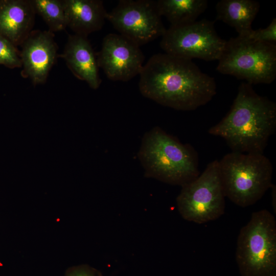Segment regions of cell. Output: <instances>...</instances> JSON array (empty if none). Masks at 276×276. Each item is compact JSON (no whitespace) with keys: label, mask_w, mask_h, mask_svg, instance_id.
Listing matches in <instances>:
<instances>
[{"label":"cell","mask_w":276,"mask_h":276,"mask_svg":"<svg viewBox=\"0 0 276 276\" xmlns=\"http://www.w3.org/2000/svg\"><path fill=\"white\" fill-rule=\"evenodd\" d=\"M139 75L143 96L176 110L196 109L210 102L217 92L214 78L192 60L165 53L152 56Z\"/></svg>","instance_id":"obj_1"},{"label":"cell","mask_w":276,"mask_h":276,"mask_svg":"<svg viewBox=\"0 0 276 276\" xmlns=\"http://www.w3.org/2000/svg\"><path fill=\"white\" fill-rule=\"evenodd\" d=\"M275 127V103L242 82L229 112L208 132L223 139L233 152L263 153Z\"/></svg>","instance_id":"obj_2"},{"label":"cell","mask_w":276,"mask_h":276,"mask_svg":"<svg viewBox=\"0 0 276 276\" xmlns=\"http://www.w3.org/2000/svg\"><path fill=\"white\" fill-rule=\"evenodd\" d=\"M138 157L147 176L168 183L182 186L200 174L193 148L159 127L145 134Z\"/></svg>","instance_id":"obj_3"},{"label":"cell","mask_w":276,"mask_h":276,"mask_svg":"<svg viewBox=\"0 0 276 276\" xmlns=\"http://www.w3.org/2000/svg\"><path fill=\"white\" fill-rule=\"evenodd\" d=\"M218 169L225 196L241 207L255 204L272 185V165L263 153L232 151Z\"/></svg>","instance_id":"obj_4"},{"label":"cell","mask_w":276,"mask_h":276,"mask_svg":"<svg viewBox=\"0 0 276 276\" xmlns=\"http://www.w3.org/2000/svg\"><path fill=\"white\" fill-rule=\"evenodd\" d=\"M236 260L241 276H276V221L268 211L253 212L241 228Z\"/></svg>","instance_id":"obj_5"},{"label":"cell","mask_w":276,"mask_h":276,"mask_svg":"<svg viewBox=\"0 0 276 276\" xmlns=\"http://www.w3.org/2000/svg\"><path fill=\"white\" fill-rule=\"evenodd\" d=\"M217 70L252 84H270L276 77V43L238 36L226 41Z\"/></svg>","instance_id":"obj_6"},{"label":"cell","mask_w":276,"mask_h":276,"mask_svg":"<svg viewBox=\"0 0 276 276\" xmlns=\"http://www.w3.org/2000/svg\"><path fill=\"white\" fill-rule=\"evenodd\" d=\"M181 187L176 202L185 220L202 224L216 220L224 213L225 196L218 160L210 163L197 178Z\"/></svg>","instance_id":"obj_7"},{"label":"cell","mask_w":276,"mask_h":276,"mask_svg":"<svg viewBox=\"0 0 276 276\" xmlns=\"http://www.w3.org/2000/svg\"><path fill=\"white\" fill-rule=\"evenodd\" d=\"M226 40L217 33L214 22L203 19L166 29L160 42L165 53L192 60H218Z\"/></svg>","instance_id":"obj_8"},{"label":"cell","mask_w":276,"mask_h":276,"mask_svg":"<svg viewBox=\"0 0 276 276\" xmlns=\"http://www.w3.org/2000/svg\"><path fill=\"white\" fill-rule=\"evenodd\" d=\"M161 17L156 2L151 0L119 1L107 15L120 34L139 46L165 34L166 29Z\"/></svg>","instance_id":"obj_9"},{"label":"cell","mask_w":276,"mask_h":276,"mask_svg":"<svg viewBox=\"0 0 276 276\" xmlns=\"http://www.w3.org/2000/svg\"><path fill=\"white\" fill-rule=\"evenodd\" d=\"M97 62L108 79L127 81L140 75L144 56L140 46L121 34L109 33L103 39Z\"/></svg>","instance_id":"obj_10"},{"label":"cell","mask_w":276,"mask_h":276,"mask_svg":"<svg viewBox=\"0 0 276 276\" xmlns=\"http://www.w3.org/2000/svg\"><path fill=\"white\" fill-rule=\"evenodd\" d=\"M51 31L30 33L22 43L20 57L22 77L34 84L43 83L57 57V47Z\"/></svg>","instance_id":"obj_11"},{"label":"cell","mask_w":276,"mask_h":276,"mask_svg":"<svg viewBox=\"0 0 276 276\" xmlns=\"http://www.w3.org/2000/svg\"><path fill=\"white\" fill-rule=\"evenodd\" d=\"M61 56L75 77L87 82L93 89L99 87L101 83L99 67L87 36L70 35Z\"/></svg>","instance_id":"obj_12"},{"label":"cell","mask_w":276,"mask_h":276,"mask_svg":"<svg viewBox=\"0 0 276 276\" xmlns=\"http://www.w3.org/2000/svg\"><path fill=\"white\" fill-rule=\"evenodd\" d=\"M35 10L31 1L0 0V35L15 47L27 38Z\"/></svg>","instance_id":"obj_13"},{"label":"cell","mask_w":276,"mask_h":276,"mask_svg":"<svg viewBox=\"0 0 276 276\" xmlns=\"http://www.w3.org/2000/svg\"><path fill=\"white\" fill-rule=\"evenodd\" d=\"M67 27L75 34L87 36L99 30L107 19V12L99 0L62 1Z\"/></svg>","instance_id":"obj_14"},{"label":"cell","mask_w":276,"mask_h":276,"mask_svg":"<svg viewBox=\"0 0 276 276\" xmlns=\"http://www.w3.org/2000/svg\"><path fill=\"white\" fill-rule=\"evenodd\" d=\"M260 7L253 0H221L216 6L217 19L235 28L238 36H245L252 30L251 24Z\"/></svg>","instance_id":"obj_15"},{"label":"cell","mask_w":276,"mask_h":276,"mask_svg":"<svg viewBox=\"0 0 276 276\" xmlns=\"http://www.w3.org/2000/svg\"><path fill=\"white\" fill-rule=\"evenodd\" d=\"M159 13L171 26H180L196 21L208 7L206 0H158L156 1Z\"/></svg>","instance_id":"obj_16"},{"label":"cell","mask_w":276,"mask_h":276,"mask_svg":"<svg viewBox=\"0 0 276 276\" xmlns=\"http://www.w3.org/2000/svg\"><path fill=\"white\" fill-rule=\"evenodd\" d=\"M35 13L39 14L50 28V31H62L67 27V22L62 1H31Z\"/></svg>","instance_id":"obj_17"},{"label":"cell","mask_w":276,"mask_h":276,"mask_svg":"<svg viewBox=\"0 0 276 276\" xmlns=\"http://www.w3.org/2000/svg\"><path fill=\"white\" fill-rule=\"evenodd\" d=\"M0 64L10 68L21 66L20 53L16 47L1 35Z\"/></svg>","instance_id":"obj_18"},{"label":"cell","mask_w":276,"mask_h":276,"mask_svg":"<svg viewBox=\"0 0 276 276\" xmlns=\"http://www.w3.org/2000/svg\"><path fill=\"white\" fill-rule=\"evenodd\" d=\"M242 37L257 41L276 43V18H273L266 28L252 30L247 35Z\"/></svg>","instance_id":"obj_19"},{"label":"cell","mask_w":276,"mask_h":276,"mask_svg":"<svg viewBox=\"0 0 276 276\" xmlns=\"http://www.w3.org/2000/svg\"><path fill=\"white\" fill-rule=\"evenodd\" d=\"M64 276H103L97 269L88 265L74 266L68 268Z\"/></svg>","instance_id":"obj_20"}]
</instances>
